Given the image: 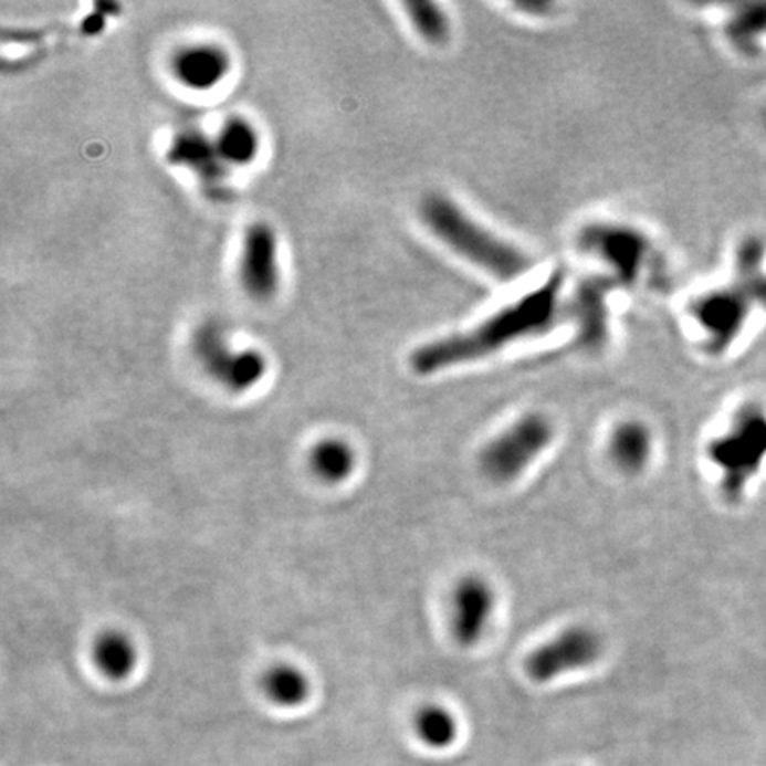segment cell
<instances>
[{"label":"cell","instance_id":"cell-8","mask_svg":"<svg viewBox=\"0 0 766 766\" xmlns=\"http://www.w3.org/2000/svg\"><path fill=\"white\" fill-rule=\"evenodd\" d=\"M580 245L606 261L619 281L628 284L639 279L650 252L648 240L641 233L621 225H592L584 231Z\"/></svg>","mask_w":766,"mask_h":766},{"label":"cell","instance_id":"cell-12","mask_svg":"<svg viewBox=\"0 0 766 766\" xmlns=\"http://www.w3.org/2000/svg\"><path fill=\"white\" fill-rule=\"evenodd\" d=\"M231 70V59L217 45H192L172 57V73L185 87L210 91L224 81Z\"/></svg>","mask_w":766,"mask_h":766},{"label":"cell","instance_id":"cell-4","mask_svg":"<svg viewBox=\"0 0 766 766\" xmlns=\"http://www.w3.org/2000/svg\"><path fill=\"white\" fill-rule=\"evenodd\" d=\"M554 426L542 413H529L490 440L480 454V466L493 483L521 478L531 463L550 445Z\"/></svg>","mask_w":766,"mask_h":766},{"label":"cell","instance_id":"cell-14","mask_svg":"<svg viewBox=\"0 0 766 766\" xmlns=\"http://www.w3.org/2000/svg\"><path fill=\"white\" fill-rule=\"evenodd\" d=\"M169 161L176 166L189 167L204 180L217 181L222 176L224 160L220 158L216 143H210L202 134L187 132L170 146Z\"/></svg>","mask_w":766,"mask_h":766},{"label":"cell","instance_id":"cell-10","mask_svg":"<svg viewBox=\"0 0 766 766\" xmlns=\"http://www.w3.org/2000/svg\"><path fill=\"white\" fill-rule=\"evenodd\" d=\"M612 283L606 279H587L578 284L569 313L577 323V340L584 348L598 350L607 340L606 296Z\"/></svg>","mask_w":766,"mask_h":766},{"label":"cell","instance_id":"cell-7","mask_svg":"<svg viewBox=\"0 0 766 766\" xmlns=\"http://www.w3.org/2000/svg\"><path fill=\"white\" fill-rule=\"evenodd\" d=\"M277 237L265 222H254L243 234L240 283L258 302L272 301L279 290Z\"/></svg>","mask_w":766,"mask_h":766},{"label":"cell","instance_id":"cell-15","mask_svg":"<svg viewBox=\"0 0 766 766\" xmlns=\"http://www.w3.org/2000/svg\"><path fill=\"white\" fill-rule=\"evenodd\" d=\"M216 146L222 160L233 166H249L260 153V134L243 117H231L222 126Z\"/></svg>","mask_w":766,"mask_h":766},{"label":"cell","instance_id":"cell-6","mask_svg":"<svg viewBox=\"0 0 766 766\" xmlns=\"http://www.w3.org/2000/svg\"><path fill=\"white\" fill-rule=\"evenodd\" d=\"M601 653L604 642L592 628H566L529 654L525 671L536 683H547L566 672L589 668L600 660Z\"/></svg>","mask_w":766,"mask_h":766},{"label":"cell","instance_id":"cell-11","mask_svg":"<svg viewBox=\"0 0 766 766\" xmlns=\"http://www.w3.org/2000/svg\"><path fill=\"white\" fill-rule=\"evenodd\" d=\"M692 314L709 334L710 346L721 350L730 345L744 323V296L736 292L712 293L695 302Z\"/></svg>","mask_w":766,"mask_h":766},{"label":"cell","instance_id":"cell-16","mask_svg":"<svg viewBox=\"0 0 766 766\" xmlns=\"http://www.w3.org/2000/svg\"><path fill=\"white\" fill-rule=\"evenodd\" d=\"M93 654L99 671L111 680L122 681L130 676L137 663L134 642L122 632H107L98 637Z\"/></svg>","mask_w":766,"mask_h":766},{"label":"cell","instance_id":"cell-17","mask_svg":"<svg viewBox=\"0 0 766 766\" xmlns=\"http://www.w3.org/2000/svg\"><path fill=\"white\" fill-rule=\"evenodd\" d=\"M263 689L272 703L284 709H295L307 701L311 685L301 669L293 665H279L266 672L263 678Z\"/></svg>","mask_w":766,"mask_h":766},{"label":"cell","instance_id":"cell-3","mask_svg":"<svg viewBox=\"0 0 766 766\" xmlns=\"http://www.w3.org/2000/svg\"><path fill=\"white\" fill-rule=\"evenodd\" d=\"M765 454L766 417L756 408L742 410L726 436L713 440L709 448L710 460L721 469L727 497H738Z\"/></svg>","mask_w":766,"mask_h":766},{"label":"cell","instance_id":"cell-20","mask_svg":"<svg viewBox=\"0 0 766 766\" xmlns=\"http://www.w3.org/2000/svg\"><path fill=\"white\" fill-rule=\"evenodd\" d=\"M403 6L408 19L426 41H430L433 45H440L448 40L449 22L444 11L440 10L439 6L431 4V2H407Z\"/></svg>","mask_w":766,"mask_h":766},{"label":"cell","instance_id":"cell-19","mask_svg":"<svg viewBox=\"0 0 766 766\" xmlns=\"http://www.w3.org/2000/svg\"><path fill=\"white\" fill-rule=\"evenodd\" d=\"M416 731L428 747L445 748L457 742L458 722L444 706L428 704L417 713Z\"/></svg>","mask_w":766,"mask_h":766},{"label":"cell","instance_id":"cell-9","mask_svg":"<svg viewBox=\"0 0 766 766\" xmlns=\"http://www.w3.org/2000/svg\"><path fill=\"white\" fill-rule=\"evenodd\" d=\"M495 609V592L486 578L465 575L451 596V632L458 644L471 648L483 639Z\"/></svg>","mask_w":766,"mask_h":766},{"label":"cell","instance_id":"cell-13","mask_svg":"<svg viewBox=\"0 0 766 766\" xmlns=\"http://www.w3.org/2000/svg\"><path fill=\"white\" fill-rule=\"evenodd\" d=\"M651 449V431L639 421L621 422L610 439V458L627 474H637L648 465Z\"/></svg>","mask_w":766,"mask_h":766},{"label":"cell","instance_id":"cell-5","mask_svg":"<svg viewBox=\"0 0 766 766\" xmlns=\"http://www.w3.org/2000/svg\"><path fill=\"white\" fill-rule=\"evenodd\" d=\"M192 348L204 371L231 392H245L265 377V357L255 350H233L217 323L199 325L193 332Z\"/></svg>","mask_w":766,"mask_h":766},{"label":"cell","instance_id":"cell-2","mask_svg":"<svg viewBox=\"0 0 766 766\" xmlns=\"http://www.w3.org/2000/svg\"><path fill=\"white\" fill-rule=\"evenodd\" d=\"M421 217L440 242L475 266L486 270L493 277L511 281L521 277L529 269V261L518 249L493 237L444 196L426 198L421 204Z\"/></svg>","mask_w":766,"mask_h":766},{"label":"cell","instance_id":"cell-18","mask_svg":"<svg viewBox=\"0 0 766 766\" xmlns=\"http://www.w3.org/2000/svg\"><path fill=\"white\" fill-rule=\"evenodd\" d=\"M314 474L327 483H340L350 478L355 469V453L345 440L327 439L311 453Z\"/></svg>","mask_w":766,"mask_h":766},{"label":"cell","instance_id":"cell-1","mask_svg":"<svg viewBox=\"0 0 766 766\" xmlns=\"http://www.w3.org/2000/svg\"><path fill=\"white\" fill-rule=\"evenodd\" d=\"M560 292L563 275L556 272L542 286L515 304L506 305L472 330L421 346L410 359L413 371L428 377L451 366L484 359L515 340L545 334L559 322Z\"/></svg>","mask_w":766,"mask_h":766}]
</instances>
